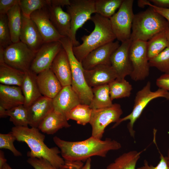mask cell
I'll return each mask as SVG.
<instances>
[{"mask_svg":"<svg viewBox=\"0 0 169 169\" xmlns=\"http://www.w3.org/2000/svg\"><path fill=\"white\" fill-rule=\"evenodd\" d=\"M53 140L59 149L62 157L69 162L84 161L94 156L105 157L109 151L121 147L119 142L110 138L102 140L91 136L84 141H70L55 136Z\"/></svg>","mask_w":169,"mask_h":169,"instance_id":"cell-1","label":"cell"},{"mask_svg":"<svg viewBox=\"0 0 169 169\" xmlns=\"http://www.w3.org/2000/svg\"><path fill=\"white\" fill-rule=\"evenodd\" d=\"M11 131L16 141L26 143L30 148V151L27 153L29 157L43 158L57 169H67L65 161L59 155V148L48 147L44 142L45 136L38 128L14 126Z\"/></svg>","mask_w":169,"mask_h":169,"instance_id":"cell-2","label":"cell"},{"mask_svg":"<svg viewBox=\"0 0 169 169\" xmlns=\"http://www.w3.org/2000/svg\"><path fill=\"white\" fill-rule=\"evenodd\" d=\"M90 20L95 25L93 30L89 35L81 37V44L73 48L74 56L81 62L92 51L116 39L109 18L95 13Z\"/></svg>","mask_w":169,"mask_h":169,"instance_id":"cell-3","label":"cell"},{"mask_svg":"<svg viewBox=\"0 0 169 169\" xmlns=\"http://www.w3.org/2000/svg\"><path fill=\"white\" fill-rule=\"evenodd\" d=\"M169 27L168 21L149 6L146 10L135 14L130 39L146 42Z\"/></svg>","mask_w":169,"mask_h":169,"instance_id":"cell-4","label":"cell"},{"mask_svg":"<svg viewBox=\"0 0 169 169\" xmlns=\"http://www.w3.org/2000/svg\"><path fill=\"white\" fill-rule=\"evenodd\" d=\"M59 41L65 50L69 59L72 74L71 86L78 96L80 103L89 105L93 97L92 89L86 82L81 62L74 54L72 41L69 38L63 37Z\"/></svg>","mask_w":169,"mask_h":169,"instance_id":"cell-5","label":"cell"},{"mask_svg":"<svg viewBox=\"0 0 169 169\" xmlns=\"http://www.w3.org/2000/svg\"><path fill=\"white\" fill-rule=\"evenodd\" d=\"M159 97L164 98L169 100V91L160 88L155 91H152L151 82L148 81L136 94L131 112L126 116L120 118L115 123L112 128H115L124 121L129 120V122L127 125V128L130 135L134 137L135 131L133 129V126L134 123L140 116L149 103L151 100Z\"/></svg>","mask_w":169,"mask_h":169,"instance_id":"cell-6","label":"cell"},{"mask_svg":"<svg viewBox=\"0 0 169 169\" xmlns=\"http://www.w3.org/2000/svg\"><path fill=\"white\" fill-rule=\"evenodd\" d=\"M66 8L71 18L70 39L73 46H77L80 44L76 37L77 31L90 20L93 13H96L95 0H70V4Z\"/></svg>","mask_w":169,"mask_h":169,"instance_id":"cell-7","label":"cell"},{"mask_svg":"<svg viewBox=\"0 0 169 169\" xmlns=\"http://www.w3.org/2000/svg\"><path fill=\"white\" fill-rule=\"evenodd\" d=\"M133 0H123L118 11L109 19L116 39L121 43L131 38L134 17Z\"/></svg>","mask_w":169,"mask_h":169,"instance_id":"cell-8","label":"cell"},{"mask_svg":"<svg viewBox=\"0 0 169 169\" xmlns=\"http://www.w3.org/2000/svg\"><path fill=\"white\" fill-rule=\"evenodd\" d=\"M36 53L20 41L13 43L3 50V61L10 66L25 73L30 70Z\"/></svg>","mask_w":169,"mask_h":169,"instance_id":"cell-9","label":"cell"},{"mask_svg":"<svg viewBox=\"0 0 169 169\" xmlns=\"http://www.w3.org/2000/svg\"><path fill=\"white\" fill-rule=\"evenodd\" d=\"M122 113L120 105L116 103L106 108L92 109L89 123L92 128L91 136L101 140L106 127L117 122Z\"/></svg>","mask_w":169,"mask_h":169,"instance_id":"cell-10","label":"cell"},{"mask_svg":"<svg viewBox=\"0 0 169 169\" xmlns=\"http://www.w3.org/2000/svg\"><path fill=\"white\" fill-rule=\"evenodd\" d=\"M130 56L132 68L130 75L131 79L135 81L145 79L149 75L150 67L146 42L132 41L130 49Z\"/></svg>","mask_w":169,"mask_h":169,"instance_id":"cell-11","label":"cell"},{"mask_svg":"<svg viewBox=\"0 0 169 169\" xmlns=\"http://www.w3.org/2000/svg\"><path fill=\"white\" fill-rule=\"evenodd\" d=\"M63 48L59 41L44 43L36 52L30 70L37 74L50 68L55 57Z\"/></svg>","mask_w":169,"mask_h":169,"instance_id":"cell-12","label":"cell"},{"mask_svg":"<svg viewBox=\"0 0 169 169\" xmlns=\"http://www.w3.org/2000/svg\"><path fill=\"white\" fill-rule=\"evenodd\" d=\"M132 42L130 39L121 43L111 57V65L116 73L117 79H124L132 73V68L130 56Z\"/></svg>","mask_w":169,"mask_h":169,"instance_id":"cell-13","label":"cell"},{"mask_svg":"<svg viewBox=\"0 0 169 169\" xmlns=\"http://www.w3.org/2000/svg\"><path fill=\"white\" fill-rule=\"evenodd\" d=\"M120 45L119 41H113L92 51L81 62L84 69L89 70L99 65H111V57Z\"/></svg>","mask_w":169,"mask_h":169,"instance_id":"cell-14","label":"cell"},{"mask_svg":"<svg viewBox=\"0 0 169 169\" xmlns=\"http://www.w3.org/2000/svg\"><path fill=\"white\" fill-rule=\"evenodd\" d=\"M47 6L34 12L30 18L36 25L44 43L59 41L63 36L59 34L51 22Z\"/></svg>","mask_w":169,"mask_h":169,"instance_id":"cell-15","label":"cell"},{"mask_svg":"<svg viewBox=\"0 0 169 169\" xmlns=\"http://www.w3.org/2000/svg\"><path fill=\"white\" fill-rule=\"evenodd\" d=\"M84 76L90 88L109 84L117 78L116 73L111 65H99L89 70L84 69Z\"/></svg>","mask_w":169,"mask_h":169,"instance_id":"cell-16","label":"cell"},{"mask_svg":"<svg viewBox=\"0 0 169 169\" xmlns=\"http://www.w3.org/2000/svg\"><path fill=\"white\" fill-rule=\"evenodd\" d=\"M20 40L36 52L44 43L37 27L30 17L22 14Z\"/></svg>","mask_w":169,"mask_h":169,"instance_id":"cell-17","label":"cell"},{"mask_svg":"<svg viewBox=\"0 0 169 169\" xmlns=\"http://www.w3.org/2000/svg\"><path fill=\"white\" fill-rule=\"evenodd\" d=\"M54 110L65 116L77 105L80 104L76 93L71 85L63 87L53 99Z\"/></svg>","mask_w":169,"mask_h":169,"instance_id":"cell-18","label":"cell"},{"mask_svg":"<svg viewBox=\"0 0 169 169\" xmlns=\"http://www.w3.org/2000/svg\"><path fill=\"white\" fill-rule=\"evenodd\" d=\"M27 109L29 125L38 128L44 118L54 110L53 99L42 96Z\"/></svg>","mask_w":169,"mask_h":169,"instance_id":"cell-19","label":"cell"},{"mask_svg":"<svg viewBox=\"0 0 169 169\" xmlns=\"http://www.w3.org/2000/svg\"><path fill=\"white\" fill-rule=\"evenodd\" d=\"M36 79L42 95L50 99L54 98L63 87L50 68L37 74Z\"/></svg>","mask_w":169,"mask_h":169,"instance_id":"cell-20","label":"cell"},{"mask_svg":"<svg viewBox=\"0 0 169 169\" xmlns=\"http://www.w3.org/2000/svg\"><path fill=\"white\" fill-rule=\"evenodd\" d=\"M50 68L63 87L71 85L70 65L67 54L63 48L55 57Z\"/></svg>","mask_w":169,"mask_h":169,"instance_id":"cell-21","label":"cell"},{"mask_svg":"<svg viewBox=\"0 0 169 169\" xmlns=\"http://www.w3.org/2000/svg\"><path fill=\"white\" fill-rule=\"evenodd\" d=\"M47 8L49 19L59 34L70 38L71 18L69 14L60 6L49 5Z\"/></svg>","mask_w":169,"mask_h":169,"instance_id":"cell-22","label":"cell"},{"mask_svg":"<svg viewBox=\"0 0 169 169\" xmlns=\"http://www.w3.org/2000/svg\"><path fill=\"white\" fill-rule=\"evenodd\" d=\"M24 102L21 87L0 84V105L7 110L23 105Z\"/></svg>","mask_w":169,"mask_h":169,"instance_id":"cell-23","label":"cell"},{"mask_svg":"<svg viewBox=\"0 0 169 169\" xmlns=\"http://www.w3.org/2000/svg\"><path fill=\"white\" fill-rule=\"evenodd\" d=\"M37 75L30 70L25 72L21 87L24 98L23 105L27 109L42 96L37 83Z\"/></svg>","mask_w":169,"mask_h":169,"instance_id":"cell-24","label":"cell"},{"mask_svg":"<svg viewBox=\"0 0 169 169\" xmlns=\"http://www.w3.org/2000/svg\"><path fill=\"white\" fill-rule=\"evenodd\" d=\"M68 121L65 116L54 110L44 118L38 128L44 133L53 135L60 129L69 127L71 125Z\"/></svg>","mask_w":169,"mask_h":169,"instance_id":"cell-25","label":"cell"},{"mask_svg":"<svg viewBox=\"0 0 169 169\" xmlns=\"http://www.w3.org/2000/svg\"><path fill=\"white\" fill-rule=\"evenodd\" d=\"M25 73L7 64L0 63V84L21 87Z\"/></svg>","mask_w":169,"mask_h":169,"instance_id":"cell-26","label":"cell"},{"mask_svg":"<svg viewBox=\"0 0 169 169\" xmlns=\"http://www.w3.org/2000/svg\"><path fill=\"white\" fill-rule=\"evenodd\" d=\"M93 97L90 105L92 109L106 108L113 104L111 98L109 84L92 88Z\"/></svg>","mask_w":169,"mask_h":169,"instance_id":"cell-27","label":"cell"},{"mask_svg":"<svg viewBox=\"0 0 169 169\" xmlns=\"http://www.w3.org/2000/svg\"><path fill=\"white\" fill-rule=\"evenodd\" d=\"M145 150L140 151H132L124 153L108 165L106 169H136L140 155Z\"/></svg>","mask_w":169,"mask_h":169,"instance_id":"cell-28","label":"cell"},{"mask_svg":"<svg viewBox=\"0 0 169 169\" xmlns=\"http://www.w3.org/2000/svg\"><path fill=\"white\" fill-rule=\"evenodd\" d=\"M7 15L12 41L13 43L20 41L22 14L18 3L13 7Z\"/></svg>","mask_w":169,"mask_h":169,"instance_id":"cell-29","label":"cell"},{"mask_svg":"<svg viewBox=\"0 0 169 169\" xmlns=\"http://www.w3.org/2000/svg\"><path fill=\"white\" fill-rule=\"evenodd\" d=\"M165 31L157 33L146 42L147 55L149 60L169 46V41L166 37Z\"/></svg>","mask_w":169,"mask_h":169,"instance_id":"cell-30","label":"cell"},{"mask_svg":"<svg viewBox=\"0 0 169 169\" xmlns=\"http://www.w3.org/2000/svg\"><path fill=\"white\" fill-rule=\"evenodd\" d=\"M92 110L89 105L80 104L73 108L65 117L67 120H73L78 124L85 125L90 123Z\"/></svg>","mask_w":169,"mask_h":169,"instance_id":"cell-31","label":"cell"},{"mask_svg":"<svg viewBox=\"0 0 169 169\" xmlns=\"http://www.w3.org/2000/svg\"><path fill=\"white\" fill-rule=\"evenodd\" d=\"M110 93L112 100L129 97L132 90V85L125 79H117L109 84Z\"/></svg>","mask_w":169,"mask_h":169,"instance_id":"cell-32","label":"cell"},{"mask_svg":"<svg viewBox=\"0 0 169 169\" xmlns=\"http://www.w3.org/2000/svg\"><path fill=\"white\" fill-rule=\"evenodd\" d=\"M123 0H95L96 13L108 18L119 8Z\"/></svg>","mask_w":169,"mask_h":169,"instance_id":"cell-33","label":"cell"},{"mask_svg":"<svg viewBox=\"0 0 169 169\" xmlns=\"http://www.w3.org/2000/svg\"><path fill=\"white\" fill-rule=\"evenodd\" d=\"M7 115L10 117L9 120L15 126H28L29 120L28 109L21 105L7 110Z\"/></svg>","mask_w":169,"mask_h":169,"instance_id":"cell-34","label":"cell"},{"mask_svg":"<svg viewBox=\"0 0 169 169\" xmlns=\"http://www.w3.org/2000/svg\"><path fill=\"white\" fill-rule=\"evenodd\" d=\"M50 3V0H19V5L22 13L30 17L34 12L45 8Z\"/></svg>","mask_w":169,"mask_h":169,"instance_id":"cell-35","label":"cell"},{"mask_svg":"<svg viewBox=\"0 0 169 169\" xmlns=\"http://www.w3.org/2000/svg\"><path fill=\"white\" fill-rule=\"evenodd\" d=\"M149 62L150 67H155L164 74L169 73V46Z\"/></svg>","mask_w":169,"mask_h":169,"instance_id":"cell-36","label":"cell"},{"mask_svg":"<svg viewBox=\"0 0 169 169\" xmlns=\"http://www.w3.org/2000/svg\"><path fill=\"white\" fill-rule=\"evenodd\" d=\"M7 14H0V49H4L12 43Z\"/></svg>","mask_w":169,"mask_h":169,"instance_id":"cell-37","label":"cell"},{"mask_svg":"<svg viewBox=\"0 0 169 169\" xmlns=\"http://www.w3.org/2000/svg\"><path fill=\"white\" fill-rule=\"evenodd\" d=\"M16 140V137L11 131L7 134L0 133V148L9 150L15 156H21L22 155V153L14 145V142Z\"/></svg>","mask_w":169,"mask_h":169,"instance_id":"cell-38","label":"cell"},{"mask_svg":"<svg viewBox=\"0 0 169 169\" xmlns=\"http://www.w3.org/2000/svg\"><path fill=\"white\" fill-rule=\"evenodd\" d=\"M27 162L34 169H57L47 160L43 158L29 157Z\"/></svg>","mask_w":169,"mask_h":169,"instance_id":"cell-39","label":"cell"},{"mask_svg":"<svg viewBox=\"0 0 169 169\" xmlns=\"http://www.w3.org/2000/svg\"><path fill=\"white\" fill-rule=\"evenodd\" d=\"M160 155V161L158 164L155 166L149 165L146 160H144V165L137 169H169V163L167 156H164L159 151Z\"/></svg>","mask_w":169,"mask_h":169,"instance_id":"cell-40","label":"cell"},{"mask_svg":"<svg viewBox=\"0 0 169 169\" xmlns=\"http://www.w3.org/2000/svg\"><path fill=\"white\" fill-rule=\"evenodd\" d=\"M18 2V0H0V14H7Z\"/></svg>","mask_w":169,"mask_h":169,"instance_id":"cell-41","label":"cell"},{"mask_svg":"<svg viewBox=\"0 0 169 169\" xmlns=\"http://www.w3.org/2000/svg\"><path fill=\"white\" fill-rule=\"evenodd\" d=\"M156 84L159 88L169 91V73L164 74L161 75L157 79Z\"/></svg>","mask_w":169,"mask_h":169,"instance_id":"cell-42","label":"cell"},{"mask_svg":"<svg viewBox=\"0 0 169 169\" xmlns=\"http://www.w3.org/2000/svg\"><path fill=\"white\" fill-rule=\"evenodd\" d=\"M148 6L151 7L155 11L162 16L169 23V9L158 7L152 4L151 2L149 3Z\"/></svg>","mask_w":169,"mask_h":169,"instance_id":"cell-43","label":"cell"},{"mask_svg":"<svg viewBox=\"0 0 169 169\" xmlns=\"http://www.w3.org/2000/svg\"><path fill=\"white\" fill-rule=\"evenodd\" d=\"M149 1L158 7L169 9V0H149Z\"/></svg>","mask_w":169,"mask_h":169,"instance_id":"cell-44","label":"cell"},{"mask_svg":"<svg viewBox=\"0 0 169 169\" xmlns=\"http://www.w3.org/2000/svg\"><path fill=\"white\" fill-rule=\"evenodd\" d=\"M70 4L69 0H50V4L53 5L60 6L63 7L65 6H68Z\"/></svg>","mask_w":169,"mask_h":169,"instance_id":"cell-45","label":"cell"},{"mask_svg":"<svg viewBox=\"0 0 169 169\" xmlns=\"http://www.w3.org/2000/svg\"><path fill=\"white\" fill-rule=\"evenodd\" d=\"M7 160L5 158L4 153L0 150V169H2L4 165L7 163Z\"/></svg>","mask_w":169,"mask_h":169,"instance_id":"cell-46","label":"cell"},{"mask_svg":"<svg viewBox=\"0 0 169 169\" xmlns=\"http://www.w3.org/2000/svg\"><path fill=\"white\" fill-rule=\"evenodd\" d=\"M138 6L141 8H144L146 6H148L150 3L149 0H138L137 1Z\"/></svg>","mask_w":169,"mask_h":169,"instance_id":"cell-47","label":"cell"},{"mask_svg":"<svg viewBox=\"0 0 169 169\" xmlns=\"http://www.w3.org/2000/svg\"><path fill=\"white\" fill-rule=\"evenodd\" d=\"M86 161L85 164L78 169H91V158H89Z\"/></svg>","mask_w":169,"mask_h":169,"instance_id":"cell-48","label":"cell"},{"mask_svg":"<svg viewBox=\"0 0 169 169\" xmlns=\"http://www.w3.org/2000/svg\"><path fill=\"white\" fill-rule=\"evenodd\" d=\"M7 110L2 106L0 105V117L6 118L8 117L6 113Z\"/></svg>","mask_w":169,"mask_h":169,"instance_id":"cell-49","label":"cell"},{"mask_svg":"<svg viewBox=\"0 0 169 169\" xmlns=\"http://www.w3.org/2000/svg\"><path fill=\"white\" fill-rule=\"evenodd\" d=\"M2 169H13L7 162L3 166Z\"/></svg>","mask_w":169,"mask_h":169,"instance_id":"cell-50","label":"cell"},{"mask_svg":"<svg viewBox=\"0 0 169 169\" xmlns=\"http://www.w3.org/2000/svg\"><path fill=\"white\" fill-rule=\"evenodd\" d=\"M166 37L169 41V27L165 31Z\"/></svg>","mask_w":169,"mask_h":169,"instance_id":"cell-51","label":"cell"},{"mask_svg":"<svg viewBox=\"0 0 169 169\" xmlns=\"http://www.w3.org/2000/svg\"><path fill=\"white\" fill-rule=\"evenodd\" d=\"M167 156V159H168V161L169 163V148L168 151L167 155V156Z\"/></svg>","mask_w":169,"mask_h":169,"instance_id":"cell-52","label":"cell"}]
</instances>
